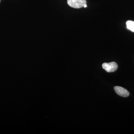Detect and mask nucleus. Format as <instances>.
<instances>
[{
  "mask_svg": "<svg viewBox=\"0 0 134 134\" xmlns=\"http://www.w3.org/2000/svg\"><path fill=\"white\" fill-rule=\"evenodd\" d=\"M0 2H1V0H0Z\"/></svg>",
  "mask_w": 134,
  "mask_h": 134,
  "instance_id": "6",
  "label": "nucleus"
},
{
  "mask_svg": "<svg viewBox=\"0 0 134 134\" xmlns=\"http://www.w3.org/2000/svg\"><path fill=\"white\" fill-rule=\"evenodd\" d=\"M127 29L134 32V22L128 21L126 22Z\"/></svg>",
  "mask_w": 134,
  "mask_h": 134,
  "instance_id": "4",
  "label": "nucleus"
},
{
  "mask_svg": "<svg viewBox=\"0 0 134 134\" xmlns=\"http://www.w3.org/2000/svg\"><path fill=\"white\" fill-rule=\"evenodd\" d=\"M83 7H84V8L87 7V5H86V4H85V5Z\"/></svg>",
  "mask_w": 134,
  "mask_h": 134,
  "instance_id": "5",
  "label": "nucleus"
},
{
  "mask_svg": "<svg viewBox=\"0 0 134 134\" xmlns=\"http://www.w3.org/2000/svg\"><path fill=\"white\" fill-rule=\"evenodd\" d=\"M103 69L106 72L110 73L115 72L118 68V65L115 62H111L109 63H105L102 65Z\"/></svg>",
  "mask_w": 134,
  "mask_h": 134,
  "instance_id": "2",
  "label": "nucleus"
},
{
  "mask_svg": "<svg viewBox=\"0 0 134 134\" xmlns=\"http://www.w3.org/2000/svg\"><path fill=\"white\" fill-rule=\"evenodd\" d=\"M67 3L71 7L79 9L83 7L86 1V0H68Z\"/></svg>",
  "mask_w": 134,
  "mask_h": 134,
  "instance_id": "1",
  "label": "nucleus"
},
{
  "mask_svg": "<svg viewBox=\"0 0 134 134\" xmlns=\"http://www.w3.org/2000/svg\"><path fill=\"white\" fill-rule=\"evenodd\" d=\"M115 92L118 95L123 97H127L129 96V93L127 90L121 86H116L114 87Z\"/></svg>",
  "mask_w": 134,
  "mask_h": 134,
  "instance_id": "3",
  "label": "nucleus"
}]
</instances>
